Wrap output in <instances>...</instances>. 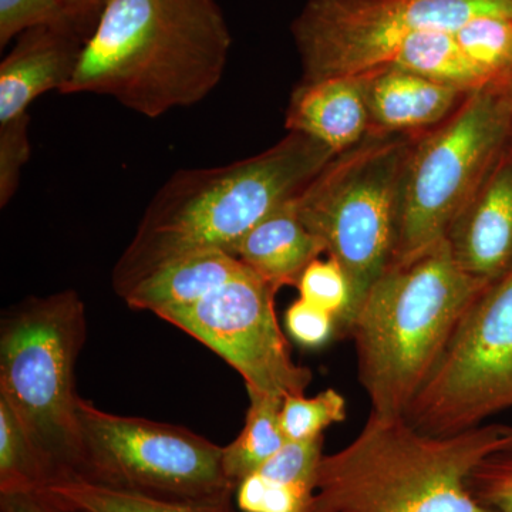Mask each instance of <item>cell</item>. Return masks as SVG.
Masks as SVG:
<instances>
[{
  "label": "cell",
  "instance_id": "25",
  "mask_svg": "<svg viewBox=\"0 0 512 512\" xmlns=\"http://www.w3.org/2000/svg\"><path fill=\"white\" fill-rule=\"evenodd\" d=\"M315 481H272L255 473L237 488L245 512H312Z\"/></svg>",
  "mask_w": 512,
  "mask_h": 512
},
{
  "label": "cell",
  "instance_id": "17",
  "mask_svg": "<svg viewBox=\"0 0 512 512\" xmlns=\"http://www.w3.org/2000/svg\"><path fill=\"white\" fill-rule=\"evenodd\" d=\"M248 266L229 252H195L175 259L138 282L123 296L131 309L160 315L201 301L211 292L248 271Z\"/></svg>",
  "mask_w": 512,
  "mask_h": 512
},
{
  "label": "cell",
  "instance_id": "16",
  "mask_svg": "<svg viewBox=\"0 0 512 512\" xmlns=\"http://www.w3.org/2000/svg\"><path fill=\"white\" fill-rule=\"evenodd\" d=\"M296 198L266 215L234 249L242 264L278 291L298 285L306 266L325 252L299 217Z\"/></svg>",
  "mask_w": 512,
  "mask_h": 512
},
{
  "label": "cell",
  "instance_id": "4",
  "mask_svg": "<svg viewBox=\"0 0 512 512\" xmlns=\"http://www.w3.org/2000/svg\"><path fill=\"white\" fill-rule=\"evenodd\" d=\"M488 285L458 266L446 239L379 276L346 333L372 413L403 416Z\"/></svg>",
  "mask_w": 512,
  "mask_h": 512
},
{
  "label": "cell",
  "instance_id": "20",
  "mask_svg": "<svg viewBox=\"0 0 512 512\" xmlns=\"http://www.w3.org/2000/svg\"><path fill=\"white\" fill-rule=\"evenodd\" d=\"M248 397L244 429L222 451L225 474L237 488L245 478L258 473L286 443L281 427L284 399L256 392H248Z\"/></svg>",
  "mask_w": 512,
  "mask_h": 512
},
{
  "label": "cell",
  "instance_id": "14",
  "mask_svg": "<svg viewBox=\"0 0 512 512\" xmlns=\"http://www.w3.org/2000/svg\"><path fill=\"white\" fill-rule=\"evenodd\" d=\"M362 76L370 134L376 136H419L447 120L467 97L456 87L399 67L383 66Z\"/></svg>",
  "mask_w": 512,
  "mask_h": 512
},
{
  "label": "cell",
  "instance_id": "23",
  "mask_svg": "<svg viewBox=\"0 0 512 512\" xmlns=\"http://www.w3.org/2000/svg\"><path fill=\"white\" fill-rule=\"evenodd\" d=\"M346 420V400L335 389L315 397L288 396L281 407V427L286 441L318 439L323 431Z\"/></svg>",
  "mask_w": 512,
  "mask_h": 512
},
{
  "label": "cell",
  "instance_id": "10",
  "mask_svg": "<svg viewBox=\"0 0 512 512\" xmlns=\"http://www.w3.org/2000/svg\"><path fill=\"white\" fill-rule=\"evenodd\" d=\"M512 407V269L478 296L403 417L450 436Z\"/></svg>",
  "mask_w": 512,
  "mask_h": 512
},
{
  "label": "cell",
  "instance_id": "11",
  "mask_svg": "<svg viewBox=\"0 0 512 512\" xmlns=\"http://www.w3.org/2000/svg\"><path fill=\"white\" fill-rule=\"evenodd\" d=\"M276 292L248 269L201 301L157 316L200 340L234 367L247 392L279 399L302 396L313 375L292 359L276 319Z\"/></svg>",
  "mask_w": 512,
  "mask_h": 512
},
{
  "label": "cell",
  "instance_id": "8",
  "mask_svg": "<svg viewBox=\"0 0 512 512\" xmlns=\"http://www.w3.org/2000/svg\"><path fill=\"white\" fill-rule=\"evenodd\" d=\"M77 416L80 458L74 477L173 501L224 500L237 491L222 466L224 447L194 431L103 412L82 397Z\"/></svg>",
  "mask_w": 512,
  "mask_h": 512
},
{
  "label": "cell",
  "instance_id": "3",
  "mask_svg": "<svg viewBox=\"0 0 512 512\" xmlns=\"http://www.w3.org/2000/svg\"><path fill=\"white\" fill-rule=\"evenodd\" d=\"M511 443L505 424L433 436L403 416L370 412L352 443L320 460L312 512H495L474 498L467 480Z\"/></svg>",
  "mask_w": 512,
  "mask_h": 512
},
{
  "label": "cell",
  "instance_id": "28",
  "mask_svg": "<svg viewBox=\"0 0 512 512\" xmlns=\"http://www.w3.org/2000/svg\"><path fill=\"white\" fill-rule=\"evenodd\" d=\"M285 323L293 340L306 348H319L338 332L336 320L330 313L301 298L289 306Z\"/></svg>",
  "mask_w": 512,
  "mask_h": 512
},
{
  "label": "cell",
  "instance_id": "9",
  "mask_svg": "<svg viewBox=\"0 0 512 512\" xmlns=\"http://www.w3.org/2000/svg\"><path fill=\"white\" fill-rule=\"evenodd\" d=\"M512 18V0H308L292 23L301 82L387 66L414 33Z\"/></svg>",
  "mask_w": 512,
  "mask_h": 512
},
{
  "label": "cell",
  "instance_id": "30",
  "mask_svg": "<svg viewBox=\"0 0 512 512\" xmlns=\"http://www.w3.org/2000/svg\"><path fill=\"white\" fill-rule=\"evenodd\" d=\"M62 2L80 18L96 22L104 0H62Z\"/></svg>",
  "mask_w": 512,
  "mask_h": 512
},
{
  "label": "cell",
  "instance_id": "18",
  "mask_svg": "<svg viewBox=\"0 0 512 512\" xmlns=\"http://www.w3.org/2000/svg\"><path fill=\"white\" fill-rule=\"evenodd\" d=\"M387 66L399 67L470 94L491 87L483 69L464 52L456 29L414 33Z\"/></svg>",
  "mask_w": 512,
  "mask_h": 512
},
{
  "label": "cell",
  "instance_id": "24",
  "mask_svg": "<svg viewBox=\"0 0 512 512\" xmlns=\"http://www.w3.org/2000/svg\"><path fill=\"white\" fill-rule=\"evenodd\" d=\"M92 20L72 12L62 0H0V47L13 39L45 26H83L93 29Z\"/></svg>",
  "mask_w": 512,
  "mask_h": 512
},
{
  "label": "cell",
  "instance_id": "27",
  "mask_svg": "<svg viewBox=\"0 0 512 512\" xmlns=\"http://www.w3.org/2000/svg\"><path fill=\"white\" fill-rule=\"evenodd\" d=\"M29 113L0 124V207L15 197L23 167L30 158Z\"/></svg>",
  "mask_w": 512,
  "mask_h": 512
},
{
  "label": "cell",
  "instance_id": "5",
  "mask_svg": "<svg viewBox=\"0 0 512 512\" xmlns=\"http://www.w3.org/2000/svg\"><path fill=\"white\" fill-rule=\"evenodd\" d=\"M86 335V308L72 289L25 299L6 312L0 328V400L46 458L55 480L73 476L79 464L74 370Z\"/></svg>",
  "mask_w": 512,
  "mask_h": 512
},
{
  "label": "cell",
  "instance_id": "15",
  "mask_svg": "<svg viewBox=\"0 0 512 512\" xmlns=\"http://www.w3.org/2000/svg\"><path fill=\"white\" fill-rule=\"evenodd\" d=\"M285 128L313 138L336 156L362 143L370 134L362 74L299 82L289 99Z\"/></svg>",
  "mask_w": 512,
  "mask_h": 512
},
{
  "label": "cell",
  "instance_id": "26",
  "mask_svg": "<svg viewBox=\"0 0 512 512\" xmlns=\"http://www.w3.org/2000/svg\"><path fill=\"white\" fill-rule=\"evenodd\" d=\"M477 501L495 512H512V443L493 451L467 480Z\"/></svg>",
  "mask_w": 512,
  "mask_h": 512
},
{
  "label": "cell",
  "instance_id": "12",
  "mask_svg": "<svg viewBox=\"0 0 512 512\" xmlns=\"http://www.w3.org/2000/svg\"><path fill=\"white\" fill-rule=\"evenodd\" d=\"M446 242L458 266L494 284L512 269V140L450 225Z\"/></svg>",
  "mask_w": 512,
  "mask_h": 512
},
{
  "label": "cell",
  "instance_id": "7",
  "mask_svg": "<svg viewBox=\"0 0 512 512\" xmlns=\"http://www.w3.org/2000/svg\"><path fill=\"white\" fill-rule=\"evenodd\" d=\"M511 140L512 89L497 87L467 94L447 120L416 137L404 173L394 262L446 239Z\"/></svg>",
  "mask_w": 512,
  "mask_h": 512
},
{
  "label": "cell",
  "instance_id": "1",
  "mask_svg": "<svg viewBox=\"0 0 512 512\" xmlns=\"http://www.w3.org/2000/svg\"><path fill=\"white\" fill-rule=\"evenodd\" d=\"M231 45L217 0H104L60 93L113 97L158 119L220 84Z\"/></svg>",
  "mask_w": 512,
  "mask_h": 512
},
{
  "label": "cell",
  "instance_id": "29",
  "mask_svg": "<svg viewBox=\"0 0 512 512\" xmlns=\"http://www.w3.org/2000/svg\"><path fill=\"white\" fill-rule=\"evenodd\" d=\"M2 512H64L42 493L0 495Z\"/></svg>",
  "mask_w": 512,
  "mask_h": 512
},
{
  "label": "cell",
  "instance_id": "21",
  "mask_svg": "<svg viewBox=\"0 0 512 512\" xmlns=\"http://www.w3.org/2000/svg\"><path fill=\"white\" fill-rule=\"evenodd\" d=\"M53 480L52 467L0 400V495L40 493Z\"/></svg>",
  "mask_w": 512,
  "mask_h": 512
},
{
  "label": "cell",
  "instance_id": "13",
  "mask_svg": "<svg viewBox=\"0 0 512 512\" xmlns=\"http://www.w3.org/2000/svg\"><path fill=\"white\" fill-rule=\"evenodd\" d=\"M90 32L83 26H45L18 37L0 63V124L28 113L42 94L62 92L76 73Z\"/></svg>",
  "mask_w": 512,
  "mask_h": 512
},
{
  "label": "cell",
  "instance_id": "6",
  "mask_svg": "<svg viewBox=\"0 0 512 512\" xmlns=\"http://www.w3.org/2000/svg\"><path fill=\"white\" fill-rule=\"evenodd\" d=\"M416 137L370 134L333 157L296 198L305 227L348 275L350 322L367 291L394 262L404 173Z\"/></svg>",
  "mask_w": 512,
  "mask_h": 512
},
{
  "label": "cell",
  "instance_id": "2",
  "mask_svg": "<svg viewBox=\"0 0 512 512\" xmlns=\"http://www.w3.org/2000/svg\"><path fill=\"white\" fill-rule=\"evenodd\" d=\"M336 154L303 134L215 168L175 171L154 195L113 271L121 298L175 259L195 252L234 255L266 215L295 200ZM235 256V255H234Z\"/></svg>",
  "mask_w": 512,
  "mask_h": 512
},
{
  "label": "cell",
  "instance_id": "19",
  "mask_svg": "<svg viewBox=\"0 0 512 512\" xmlns=\"http://www.w3.org/2000/svg\"><path fill=\"white\" fill-rule=\"evenodd\" d=\"M64 512H232V498L173 501L116 490L80 477L57 478L42 491Z\"/></svg>",
  "mask_w": 512,
  "mask_h": 512
},
{
  "label": "cell",
  "instance_id": "22",
  "mask_svg": "<svg viewBox=\"0 0 512 512\" xmlns=\"http://www.w3.org/2000/svg\"><path fill=\"white\" fill-rule=\"evenodd\" d=\"M296 288L303 301L330 313L338 332L346 335L352 318L353 292L345 269L336 259L316 258L306 266Z\"/></svg>",
  "mask_w": 512,
  "mask_h": 512
}]
</instances>
